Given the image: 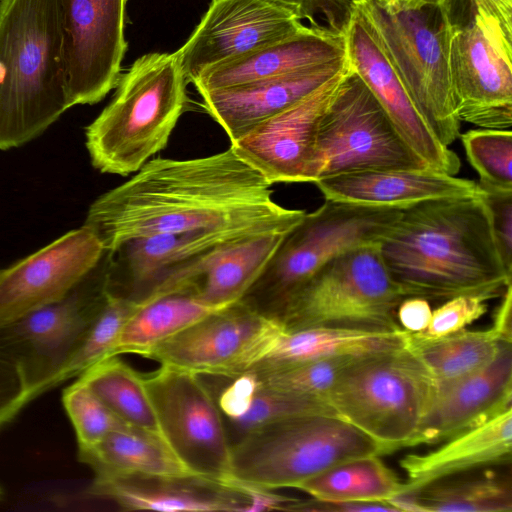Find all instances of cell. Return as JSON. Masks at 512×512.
I'll return each mask as SVG.
<instances>
[{"label":"cell","instance_id":"1","mask_svg":"<svg viewBox=\"0 0 512 512\" xmlns=\"http://www.w3.org/2000/svg\"><path fill=\"white\" fill-rule=\"evenodd\" d=\"M271 186L231 147L200 158H155L99 196L83 225L106 251L133 238L163 233L290 230L305 211L276 203Z\"/></svg>","mask_w":512,"mask_h":512},{"label":"cell","instance_id":"2","mask_svg":"<svg viewBox=\"0 0 512 512\" xmlns=\"http://www.w3.org/2000/svg\"><path fill=\"white\" fill-rule=\"evenodd\" d=\"M481 194L429 199L401 209L378 249L406 297L494 299L512 283Z\"/></svg>","mask_w":512,"mask_h":512},{"label":"cell","instance_id":"3","mask_svg":"<svg viewBox=\"0 0 512 512\" xmlns=\"http://www.w3.org/2000/svg\"><path fill=\"white\" fill-rule=\"evenodd\" d=\"M69 108L58 0H1L0 150L37 138Z\"/></svg>","mask_w":512,"mask_h":512},{"label":"cell","instance_id":"4","mask_svg":"<svg viewBox=\"0 0 512 512\" xmlns=\"http://www.w3.org/2000/svg\"><path fill=\"white\" fill-rule=\"evenodd\" d=\"M187 84L175 52L137 58L121 74L110 103L86 127L93 167L128 176L164 149L186 107Z\"/></svg>","mask_w":512,"mask_h":512},{"label":"cell","instance_id":"5","mask_svg":"<svg viewBox=\"0 0 512 512\" xmlns=\"http://www.w3.org/2000/svg\"><path fill=\"white\" fill-rule=\"evenodd\" d=\"M435 137L449 147L460 136L449 73L452 16L448 0L351 4Z\"/></svg>","mask_w":512,"mask_h":512},{"label":"cell","instance_id":"6","mask_svg":"<svg viewBox=\"0 0 512 512\" xmlns=\"http://www.w3.org/2000/svg\"><path fill=\"white\" fill-rule=\"evenodd\" d=\"M383 455L379 446L337 416L303 414L261 427L231 446V476L237 489L293 488L339 463Z\"/></svg>","mask_w":512,"mask_h":512},{"label":"cell","instance_id":"7","mask_svg":"<svg viewBox=\"0 0 512 512\" xmlns=\"http://www.w3.org/2000/svg\"><path fill=\"white\" fill-rule=\"evenodd\" d=\"M434 395L431 375L405 346L357 359L341 373L324 402L384 455L408 446Z\"/></svg>","mask_w":512,"mask_h":512},{"label":"cell","instance_id":"8","mask_svg":"<svg viewBox=\"0 0 512 512\" xmlns=\"http://www.w3.org/2000/svg\"><path fill=\"white\" fill-rule=\"evenodd\" d=\"M401 209L326 199L283 237L241 301L279 318L291 299L329 260L358 246L378 244Z\"/></svg>","mask_w":512,"mask_h":512},{"label":"cell","instance_id":"9","mask_svg":"<svg viewBox=\"0 0 512 512\" xmlns=\"http://www.w3.org/2000/svg\"><path fill=\"white\" fill-rule=\"evenodd\" d=\"M469 20L453 21L449 73L460 122L512 126V0H468Z\"/></svg>","mask_w":512,"mask_h":512},{"label":"cell","instance_id":"10","mask_svg":"<svg viewBox=\"0 0 512 512\" xmlns=\"http://www.w3.org/2000/svg\"><path fill=\"white\" fill-rule=\"evenodd\" d=\"M407 298L389 276L378 244L349 249L325 263L285 307L286 330L335 327L400 330L396 310Z\"/></svg>","mask_w":512,"mask_h":512},{"label":"cell","instance_id":"11","mask_svg":"<svg viewBox=\"0 0 512 512\" xmlns=\"http://www.w3.org/2000/svg\"><path fill=\"white\" fill-rule=\"evenodd\" d=\"M422 168L429 167L401 137L348 63V70L320 121L314 182L357 171Z\"/></svg>","mask_w":512,"mask_h":512},{"label":"cell","instance_id":"12","mask_svg":"<svg viewBox=\"0 0 512 512\" xmlns=\"http://www.w3.org/2000/svg\"><path fill=\"white\" fill-rule=\"evenodd\" d=\"M107 266L105 251L63 298L0 326V356L19 368L28 403L46 392L101 310Z\"/></svg>","mask_w":512,"mask_h":512},{"label":"cell","instance_id":"13","mask_svg":"<svg viewBox=\"0 0 512 512\" xmlns=\"http://www.w3.org/2000/svg\"><path fill=\"white\" fill-rule=\"evenodd\" d=\"M144 381L175 455L199 478L239 490L231 476L232 444L224 418L200 375L160 365Z\"/></svg>","mask_w":512,"mask_h":512},{"label":"cell","instance_id":"14","mask_svg":"<svg viewBox=\"0 0 512 512\" xmlns=\"http://www.w3.org/2000/svg\"><path fill=\"white\" fill-rule=\"evenodd\" d=\"M285 330L278 318L239 301L202 318L142 356L198 375L232 378L254 368Z\"/></svg>","mask_w":512,"mask_h":512},{"label":"cell","instance_id":"15","mask_svg":"<svg viewBox=\"0 0 512 512\" xmlns=\"http://www.w3.org/2000/svg\"><path fill=\"white\" fill-rule=\"evenodd\" d=\"M274 0H212L186 42L175 52L188 83L206 71L312 26Z\"/></svg>","mask_w":512,"mask_h":512},{"label":"cell","instance_id":"16","mask_svg":"<svg viewBox=\"0 0 512 512\" xmlns=\"http://www.w3.org/2000/svg\"><path fill=\"white\" fill-rule=\"evenodd\" d=\"M127 0H58L70 107L95 104L122 74Z\"/></svg>","mask_w":512,"mask_h":512},{"label":"cell","instance_id":"17","mask_svg":"<svg viewBox=\"0 0 512 512\" xmlns=\"http://www.w3.org/2000/svg\"><path fill=\"white\" fill-rule=\"evenodd\" d=\"M347 70L348 62L342 71L231 142L230 147L270 185L313 183L320 121Z\"/></svg>","mask_w":512,"mask_h":512},{"label":"cell","instance_id":"18","mask_svg":"<svg viewBox=\"0 0 512 512\" xmlns=\"http://www.w3.org/2000/svg\"><path fill=\"white\" fill-rule=\"evenodd\" d=\"M104 252L95 233L82 225L0 269V326L63 298Z\"/></svg>","mask_w":512,"mask_h":512},{"label":"cell","instance_id":"19","mask_svg":"<svg viewBox=\"0 0 512 512\" xmlns=\"http://www.w3.org/2000/svg\"><path fill=\"white\" fill-rule=\"evenodd\" d=\"M272 231L202 229L137 237L108 254L106 290L141 300L214 249L234 240Z\"/></svg>","mask_w":512,"mask_h":512},{"label":"cell","instance_id":"20","mask_svg":"<svg viewBox=\"0 0 512 512\" xmlns=\"http://www.w3.org/2000/svg\"><path fill=\"white\" fill-rule=\"evenodd\" d=\"M346 56L410 148L433 170L456 175L457 154L432 133L403 83L351 5L344 27Z\"/></svg>","mask_w":512,"mask_h":512},{"label":"cell","instance_id":"21","mask_svg":"<svg viewBox=\"0 0 512 512\" xmlns=\"http://www.w3.org/2000/svg\"><path fill=\"white\" fill-rule=\"evenodd\" d=\"M512 406V344L483 369L436 393L407 447L432 445Z\"/></svg>","mask_w":512,"mask_h":512},{"label":"cell","instance_id":"22","mask_svg":"<svg viewBox=\"0 0 512 512\" xmlns=\"http://www.w3.org/2000/svg\"><path fill=\"white\" fill-rule=\"evenodd\" d=\"M288 231L254 234L219 246L161 284L151 295L189 290L215 307L239 302Z\"/></svg>","mask_w":512,"mask_h":512},{"label":"cell","instance_id":"23","mask_svg":"<svg viewBox=\"0 0 512 512\" xmlns=\"http://www.w3.org/2000/svg\"><path fill=\"white\" fill-rule=\"evenodd\" d=\"M347 62L346 56L300 72L200 92V106L223 128L231 143L322 85Z\"/></svg>","mask_w":512,"mask_h":512},{"label":"cell","instance_id":"24","mask_svg":"<svg viewBox=\"0 0 512 512\" xmlns=\"http://www.w3.org/2000/svg\"><path fill=\"white\" fill-rule=\"evenodd\" d=\"M345 57L344 30L312 26L210 69L192 84L200 93L300 72Z\"/></svg>","mask_w":512,"mask_h":512},{"label":"cell","instance_id":"25","mask_svg":"<svg viewBox=\"0 0 512 512\" xmlns=\"http://www.w3.org/2000/svg\"><path fill=\"white\" fill-rule=\"evenodd\" d=\"M325 199L403 209L421 201L482 192L478 183L430 168L343 173L314 182Z\"/></svg>","mask_w":512,"mask_h":512},{"label":"cell","instance_id":"26","mask_svg":"<svg viewBox=\"0 0 512 512\" xmlns=\"http://www.w3.org/2000/svg\"><path fill=\"white\" fill-rule=\"evenodd\" d=\"M92 497L115 502L127 511L249 512V494L197 478L95 477Z\"/></svg>","mask_w":512,"mask_h":512},{"label":"cell","instance_id":"27","mask_svg":"<svg viewBox=\"0 0 512 512\" xmlns=\"http://www.w3.org/2000/svg\"><path fill=\"white\" fill-rule=\"evenodd\" d=\"M440 443L430 451L409 453L399 460L410 491L454 474L510 465L512 406Z\"/></svg>","mask_w":512,"mask_h":512},{"label":"cell","instance_id":"28","mask_svg":"<svg viewBox=\"0 0 512 512\" xmlns=\"http://www.w3.org/2000/svg\"><path fill=\"white\" fill-rule=\"evenodd\" d=\"M407 331H375L335 327L285 330L271 350L248 372H265L307 361L363 357L406 346Z\"/></svg>","mask_w":512,"mask_h":512},{"label":"cell","instance_id":"29","mask_svg":"<svg viewBox=\"0 0 512 512\" xmlns=\"http://www.w3.org/2000/svg\"><path fill=\"white\" fill-rule=\"evenodd\" d=\"M77 458L95 477L201 479L163 439L132 426L111 432L93 446L78 448Z\"/></svg>","mask_w":512,"mask_h":512},{"label":"cell","instance_id":"30","mask_svg":"<svg viewBox=\"0 0 512 512\" xmlns=\"http://www.w3.org/2000/svg\"><path fill=\"white\" fill-rule=\"evenodd\" d=\"M478 468L432 481L391 500L401 512H511L510 469Z\"/></svg>","mask_w":512,"mask_h":512},{"label":"cell","instance_id":"31","mask_svg":"<svg viewBox=\"0 0 512 512\" xmlns=\"http://www.w3.org/2000/svg\"><path fill=\"white\" fill-rule=\"evenodd\" d=\"M217 399L226 428L236 440L268 424L311 413L334 415L322 399L264 386L252 372L228 378ZM335 416V415H334ZM232 443V444H233Z\"/></svg>","mask_w":512,"mask_h":512},{"label":"cell","instance_id":"32","mask_svg":"<svg viewBox=\"0 0 512 512\" xmlns=\"http://www.w3.org/2000/svg\"><path fill=\"white\" fill-rule=\"evenodd\" d=\"M124 324L111 356L137 354L225 307L211 306L189 290L148 296ZM227 307V306H226Z\"/></svg>","mask_w":512,"mask_h":512},{"label":"cell","instance_id":"33","mask_svg":"<svg viewBox=\"0 0 512 512\" xmlns=\"http://www.w3.org/2000/svg\"><path fill=\"white\" fill-rule=\"evenodd\" d=\"M507 344L494 329L467 330L435 339L407 332L406 347L426 367L435 394L487 366Z\"/></svg>","mask_w":512,"mask_h":512},{"label":"cell","instance_id":"34","mask_svg":"<svg viewBox=\"0 0 512 512\" xmlns=\"http://www.w3.org/2000/svg\"><path fill=\"white\" fill-rule=\"evenodd\" d=\"M293 488L314 499L338 502H388L410 491L407 482H402L377 454L339 463Z\"/></svg>","mask_w":512,"mask_h":512},{"label":"cell","instance_id":"35","mask_svg":"<svg viewBox=\"0 0 512 512\" xmlns=\"http://www.w3.org/2000/svg\"><path fill=\"white\" fill-rule=\"evenodd\" d=\"M77 378L124 423L164 440L144 375L121 360L119 355L100 360Z\"/></svg>","mask_w":512,"mask_h":512},{"label":"cell","instance_id":"36","mask_svg":"<svg viewBox=\"0 0 512 512\" xmlns=\"http://www.w3.org/2000/svg\"><path fill=\"white\" fill-rule=\"evenodd\" d=\"M139 303V300L115 295L106 290L101 310L64 366L48 383L46 391L77 378L95 363L110 357L124 324Z\"/></svg>","mask_w":512,"mask_h":512},{"label":"cell","instance_id":"37","mask_svg":"<svg viewBox=\"0 0 512 512\" xmlns=\"http://www.w3.org/2000/svg\"><path fill=\"white\" fill-rule=\"evenodd\" d=\"M467 159L482 189L512 191V132L473 129L461 136Z\"/></svg>","mask_w":512,"mask_h":512},{"label":"cell","instance_id":"38","mask_svg":"<svg viewBox=\"0 0 512 512\" xmlns=\"http://www.w3.org/2000/svg\"><path fill=\"white\" fill-rule=\"evenodd\" d=\"M359 358L361 357L323 358L281 369L252 373L266 387L324 401V396L341 373Z\"/></svg>","mask_w":512,"mask_h":512},{"label":"cell","instance_id":"39","mask_svg":"<svg viewBox=\"0 0 512 512\" xmlns=\"http://www.w3.org/2000/svg\"><path fill=\"white\" fill-rule=\"evenodd\" d=\"M62 404L78 448L93 446L111 432L129 426L78 378L63 390Z\"/></svg>","mask_w":512,"mask_h":512},{"label":"cell","instance_id":"40","mask_svg":"<svg viewBox=\"0 0 512 512\" xmlns=\"http://www.w3.org/2000/svg\"><path fill=\"white\" fill-rule=\"evenodd\" d=\"M490 300L492 299L483 295H459L450 298L432 311L425 330L410 334L418 339H435L466 329L485 315Z\"/></svg>","mask_w":512,"mask_h":512},{"label":"cell","instance_id":"41","mask_svg":"<svg viewBox=\"0 0 512 512\" xmlns=\"http://www.w3.org/2000/svg\"><path fill=\"white\" fill-rule=\"evenodd\" d=\"M481 196L490 214L500 258L507 272L512 274V191L482 189Z\"/></svg>","mask_w":512,"mask_h":512},{"label":"cell","instance_id":"42","mask_svg":"<svg viewBox=\"0 0 512 512\" xmlns=\"http://www.w3.org/2000/svg\"><path fill=\"white\" fill-rule=\"evenodd\" d=\"M27 404V389L19 368L0 356V430Z\"/></svg>","mask_w":512,"mask_h":512},{"label":"cell","instance_id":"43","mask_svg":"<svg viewBox=\"0 0 512 512\" xmlns=\"http://www.w3.org/2000/svg\"><path fill=\"white\" fill-rule=\"evenodd\" d=\"M296 10L311 25L323 26L318 17L330 29L343 31L351 12L349 0H274Z\"/></svg>","mask_w":512,"mask_h":512},{"label":"cell","instance_id":"44","mask_svg":"<svg viewBox=\"0 0 512 512\" xmlns=\"http://www.w3.org/2000/svg\"><path fill=\"white\" fill-rule=\"evenodd\" d=\"M292 511L308 512H363V511H384L400 512L397 507L388 502L372 501H323L311 498L299 500L292 508Z\"/></svg>","mask_w":512,"mask_h":512},{"label":"cell","instance_id":"45","mask_svg":"<svg viewBox=\"0 0 512 512\" xmlns=\"http://www.w3.org/2000/svg\"><path fill=\"white\" fill-rule=\"evenodd\" d=\"M432 309L427 299L404 298L397 307L396 318L401 329L409 333L425 330L430 322Z\"/></svg>","mask_w":512,"mask_h":512},{"label":"cell","instance_id":"46","mask_svg":"<svg viewBox=\"0 0 512 512\" xmlns=\"http://www.w3.org/2000/svg\"><path fill=\"white\" fill-rule=\"evenodd\" d=\"M501 297L502 300L495 311L491 328L505 341L512 343V283L506 287Z\"/></svg>","mask_w":512,"mask_h":512},{"label":"cell","instance_id":"47","mask_svg":"<svg viewBox=\"0 0 512 512\" xmlns=\"http://www.w3.org/2000/svg\"><path fill=\"white\" fill-rule=\"evenodd\" d=\"M394 1H399V2H404V3H415V2H419V1H423V0H394Z\"/></svg>","mask_w":512,"mask_h":512},{"label":"cell","instance_id":"48","mask_svg":"<svg viewBox=\"0 0 512 512\" xmlns=\"http://www.w3.org/2000/svg\"><path fill=\"white\" fill-rule=\"evenodd\" d=\"M351 2V4H356V3H360V2H363V1H366V0H349Z\"/></svg>","mask_w":512,"mask_h":512},{"label":"cell","instance_id":"49","mask_svg":"<svg viewBox=\"0 0 512 512\" xmlns=\"http://www.w3.org/2000/svg\"><path fill=\"white\" fill-rule=\"evenodd\" d=\"M3 497H4V492H3V489L0 486V501L3 499Z\"/></svg>","mask_w":512,"mask_h":512},{"label":"cell","instance_id":"50","mask_svg":"<svg viewBox=\"0 0 512 512\" xmlns=\"http://www.w3.org/2000/svg\"><path fill=\"white\" fill-rule=\"evenodd\" d=\"M1 1V0H0Z\"/></svg>","mask_w":512,"mask_h":512}]
</instances>
